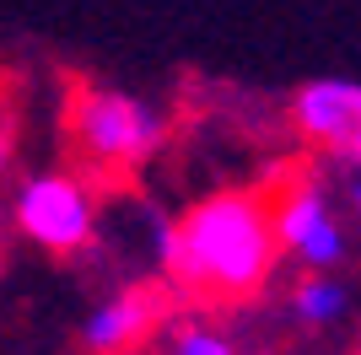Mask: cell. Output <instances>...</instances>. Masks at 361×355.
<instances>
[{"instance_id":"6da1fadb","label":"cell","mask_w":361,"mask_h":355,"mask_svg":"<svg viewBox=\"0 0 361 355\" xmlns=\"http://www.w3.org/2000/svg\"><path fill=\"white\" fill-rule=\"evenodd\" d=\"M275 248H281L275 210L259 194H216L183 216L178 232L162 237L173 280L216 301L259 291L275 264Z\"/></svg>"},{"instance_id":"7a4b0ae2","label":"cell","mask_w":361,"mask_h":355,"mask_svg":"<svg viewBox=\"0 0 361 355\" xmlns=\"http://www.w3.org/2000/svg\"><path fill=\"white\" fill-rule=\"evenodd\" d=\"M71 140L92 167L124 173V167H140L162 146V118L130 92L81 87L71 97Z\"/></svg>"},{"instance_id":"3957f363","label":"cell","mask_w":361,"mask_h":355,"mask_svg":"<svg viewBox=\"0 0 361 355\" xmlns=\"http://www.w3.org/2000/svg\"><path fill=\"white\" fill-rule=\"evenodd\" d=\"M16 221L38 248L75 253L92 237V199L75 178L49 173V178H32L27 189L16 194Z\"/></svg>"},{"instance_id":"277c9868","label":"cell","mask_w":361,"mask_h":355,"mask_svg":"<svg viewBox=\"0 0 361 355\" xmlns=\"http://www.w3.org/2000/svg\"><path fill=\"white\" fill-rule=\"evenodd\" d=\"M291 118L307 140L329 151V156H345L361 162V81H307V87L291 97Z\"/></svg>"},{"instance_id":"5b68a950","label":"cell","mask_w":361,"mask_h":355,"mask_svg":"<svg viewBox=\"0 0 361 355\" xmlns=\"http://www.w3.org/2000/svg\"><path fill=\"white\" fill-rule=\"evenodd\" d=\"M275 232H281V248H291L313 269H329L345 253V237H340L329 199H324V189L313 178H291V189L275 199Z\"/></svg>"},{"instance_id":"8992f818","label":"cell","mask_w":361,"mask_h":355,"mask_svg":"<svg viewBox=\"0 0 361 355\" xmlns=\"http://www.w3.org/2000/svg\"><path fill=\"white\" fill-rule=\"evenodd\" d=\"M157 318H162V291H130L87 318V344L97 355H114L124 344H135Z\"/></svg>"},{"instance_id":"52a82bcc","label":"cell","mask_w":361,"mask_h":355,"mask_svg":"<svg viewBox=\"0 0 361 355\" xmlns=\"http://www.w3.org/2000/svg\"><path fill=\"white\" fill-rule=\"evenodd\" d=\"M297 312L307 318V323H334L340 312H345V285L334 280H307L297 291Z\"/></svg>"},{"instance_id":"ba28073f","label":"cell","mask_w":361,"mask_h":355,"mask_svg":"<svg viewBox=\"0 0 361 355\" xmlns=\"http://www.w3.org/2000/svg\"><path fill=\"white\" fill-rule=\"evenodd\" d=\"M173 355H232V344L226 340H216V334H205V328H189L178 340V350Z\"/></svg>"},{"instance_id":"9c48e42d","label":"cell","mask_w":361,"mask_h":355,"mask_svg":"<svg viewBox=\"0 0 361 355\" xmlns=\"http://www.w3.org/2000/svg\"><path fill=\"white\" fill-rule=\"evenodd\" d=\"M11 162V108L0 103V167Z\"/></svg>"},{"instance_id":"30bf717a","label":"cell","mask_w":361,"mask_h":355,"mask_svg":"<svg viewBox=\"0 0 361 355\" xmlns=\"http://www.w3.org/2000/svg\"><path fill=\"white\" fill-rule=\"evenodd\" d=\"M350 205L361 210V167H356V173H350Z\"/></svg>"}]
</instances>
